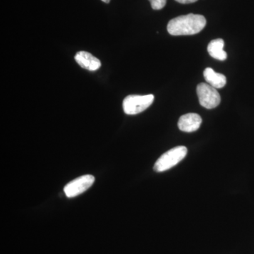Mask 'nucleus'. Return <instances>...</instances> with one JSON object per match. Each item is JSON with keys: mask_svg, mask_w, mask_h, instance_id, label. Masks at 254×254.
Masks as SVG:
<instances>
[{"mask_svg": "<svg viewBox=\"0 0 254 254\" xmlns=\"http://www.w3.org/2000/svg\"><path fill=\"white\" fill-rule=\"evenodd\" d=\"M206 25L204 16L190 14L178 16L168 23V33L172 36H190L201 31Z\"/></svg>", "mask_w": 254, "mask_h": 254, "instance_id": "nucleus-1", "label": "nucleus"}, {"mask_svg": "<svg viewBox=\"0 0 254 254\" xmlns=\"http://www.w3.org/2000/svg\"><path fill=\"white\" fill-rule=\"evenodd\" d=\"M187 154V148L183 145L175 147L162 155L156 163L153 170L157 173H163L173 168L180 163Z\"/></svg>", "mask_w": 254, "mask_h": 254, "instance_id": "nucleus-2", "label": "nucleus"}, {"mask_svg": "<svg viewBox=\"0 0 254 254\" xmlns=\"http://www.w3.org/2000/svg\"><path fill=\"white\" fill-rule=\"evenodd\" d=\"M154 100V95H130L123 101V109L127 115H137L149 108Z\"/></svg>", "mask_w": 254, "mask_h": 254, "instance_id": "nucleus-3", "label": "nucleus"}, {"mask_svg": "<svg viewBox=\"0 0 254 254\" xmlns=\"http://www.w3.org/2000/svg\"><path fill=\"white\" fill-rule=\"evenodd\" d=\"M199 103L203 108L213 109L220 105L221 98L216 88L208 83H199L196 88Z\"/></svg>", "mask_w": 254, "mask_h": 254, "instance_id": "nucleus-4", "label": "nucleus"}, {"mask_svg": "<svg viewBox=\"0 0 254 254\" xmlns=\"http://www.w3.org/2000/svg\"><path fill=\"white\" fill-rule=\"evenodd\" d=\"M94 182L95 177L93 175H83L68 183L64 188V191L68 198H73L88 190Z\"/></svg>", "mask_w": 254, "mask_h": 254, "instance_id": "nucleus-5", "label": "nucleus"}, {"mask_svg": "<svg viewBox=\"0 0 254 254\" xmlns=\"http://www.w3.org/2000/svg\"><path fill=\"white\" fill-rule=\"evenodd\" d=\"M202 119L199 115L195 113H188L182 115L178 122V127L182 131L193 132L200 128Z\"/></svg>", "mask_w": 254, "mask_h": 254, "instance_id": "nucleus-6", "label": "nucleus"}, {"mask_svg": "<svg viewBox=\"0 0 254 254\" xmlns=\"http://www.w3.org/2000/svg\"><path fill=\"white\" fill-rule=\"evenodd\" d=\"M75 60L82 68H86L88 71H96L101 66V63L98 58L85 51H80L76 53Z\"/></svg>", "mask_w": 254, "mask_h": 254, "instance_id": "nucleus-7", "label": "nucleus"}, {"mask_svg": "<svg viewBox=\"0 0 254 254\" xmlns=\"http://www.w3.org/2000/svg\"><path fill=\"white\" fill-rule=\"evenodd\" d=\"M203 76L207 83L215 88H222L226 85L227 78L225 75L215 72L211 68H206L203 71Z\"/></svg>", "mask_w": 254, "mask_h": 254, "instance_id": "nucleus-8", "label": "nucleus"}, {"mask_svg": "<svg viewBox=\"0 0 254 254\" xmlns=\"http://www.w3.org/2000/svg\"><path fill=\"white\" fill-rule=\"evenodd\" d=\"M224 46H225V42L221 38L213 40L208 44L209 55L214 59L225 61L227 59V55L226 52L223 50Z\"/></svg>", "mask_w": 254, "mask_h": 254, "instance_id": "nucleus-9", "label": "nucleus"}, {"mask_svg": "<svg viewBox=\"0 0 254 254\" xmlns=\"http://www.w3.org/2000/svg\"><path fill=\"white\" fill-rule=\"evenodd\" d=\"M152 8L154 10L163 9L167 3V0H149Z\"/></svg>", "mask_w": 254, "mask_h": 254, "instance_id": "nucleus-10", "label": "nucleus"}, {"mask_svg": "<svg viewBox=\"0 0 254 254\" xmlns=\"http://www.w3.org/2000/svg\"><path fill=\"white\" fill-rule=\"evenodd\" d=\"M177 2L180 4H191V3L195 2L198 0H175Z\"/></svg>", "mask_w": 254, "mask_h": 254, "instance_id": "nucleus-11", "label": "nucleus"}, {"mask_svg": "<svg viewBox=\"0 0 254 254\" xmlns=\"http://www.w3.org/2000/svg\"><path fill=\"white\" fill-rule=\"evenodd\" d=\"M102 1H104V2L105 3H109L110 0H102Z\"/></svg>", "mask_w": 254, "mask_h": 254, "instance_id": "nucleus-12", "label": "nucleus"}]
</instances>
